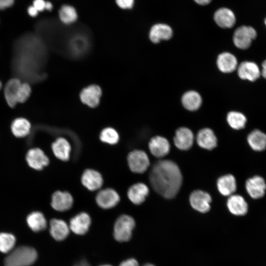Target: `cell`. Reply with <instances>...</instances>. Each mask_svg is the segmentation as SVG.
Here are the masks:
<instances>
[{
  "label": "cell",
  "instance_id": "cell-20",
  "mask_svg": "<svg viewBox=\"0 0 266 266\" xmlns=\"http://www.w3.org/2000/svg\"><path fill=\"white\" fill-rule=\"evenodd\" d=\"M149 193V188L146 184L143 183H137L129 188L127 195L132 203L139 205L145 201Z\"/></svg>",
  "mask_w": 266,
  "mask_h": 266
},
{
  "label": "cell",
  "instance_id": "cell-8",
  "mask_svg": "<svg viewBox=\"0 0 266 266\" xmlns=\"http://www.w3.org/2000/svg\"><path fill=\"white\" fill-rule=\"evenodd\" d=\"M194 136L192 132L186 127L178 128L175 132L173 141L175 146L181 150L190 149L194 142Z\"/></svg>",
  "mask_w": 266,
  "mask_h": 266
},
{
  "label": "cell",
  "instance_id": "cell-25",
  "mask_svg": "<svg viewBox=\"0 0 266 266\" xmlns=\"http://www.w3.org/2000/svg\"><path fill=\"white\" fill-rule=\"evenodd\" d=\"M219 192L223 196H230L236 190L235 177L232 174H226L219 177L217 181Z\"/></svg>",
  "mask_w": 266,
  "mask_h": 266
},
{
  "label": "cell",
  "instance_id": "cell-36",
  "mask_svg": "<svg viewBox=\"0 0 266 266\" xmlns=\"http://www.w3.org/2000/svg\"><path fill=\"white\" fill-rule=\"evenodd\" d=\"M117 5L122 9H132L134 3V0H115Z\"/></svg>",
  "mask_w": 266,
  "mask_h": 266
},
{
  "label": "cell",
  "instance_id": "cell-46",
  "mask_svg": "<svg viewBox=\"0 0 266 266\" xmlns=\"http://www.w3.org/2000/svg\"><path fill=\"white\" fill-rule=\"evenodd\" d=\"M1 86H2V85H1V82L0 81V89L1 88Z\"/></svg>",
  "mask_w": 266,
  "mask_h": 266
},
{
  "label": "cell",
  "instance_id": "cell-16",
  "mask_svg": "<svg viewBox=\"0 0 266 266\" xmlns=\"http://www.w3.org/2000/svg\"><path fill=\"white\" fill-rule=\"evenodd\" d=\"M26 160L31 167L37 170L42 169L49 164L48 158L43 151L37 148L28 151Z\"/></svg>",
  "mask_w": 266,
  "mask_h": 266
},
{
  "label": "cell",
  "instance_id": "cell-6",
  "mask_svg": "<svg viewBox=\"0 0 266 266\" xmlns=\"http://www.w3.org/2000/svg\"><path fill=\"white\" fill-rule=\"evenodd\" d=\"M211 200V197L208 193L200 190L192 192L189 197L191 206L201 213H206L210 210Z\"/></svg>",
  "mask_w": 266,
  "mask_h": 266
},
{
  "label": "cell",
  "instance_id": "cell-22",
  "mask_svg": "<svg viewBox=\"0 0 266 266\" xmlns=\"http://www.w3.org/2000/svg\"><path fill=\"white\" fill-rule=\"evenodd\" d=\"M217 66L218 69L224 73H231L237 67L236 58L229 52H223L218 56Z\"/></svg>",
  "mask_w": 266,
  "mask_h": 266
},
{
  "label": "cell",
  "instance_id": "cell-12",
  "mask_svg": "<svg viewBox=\"0 0 266 266\" xmlns=\"http://www.w3.org/2000/svg\"><path fill=\"white\" fill-rule=\"evenodd\" d=\"M101 96L100 88L96 85H90L82 90L80 94L81 101L90 107L98 105Z\"/></svg>",
  "mask_w": 266,
  "mask_h": 266
},
{
  "label": "cell",
  "instance_id": "cell-9",
  "mask_svg": "<svg viewBox=\"0 0 266 266\" xmlns=\"http://www.w3.org/2000/svg\"><path fill=\"white\" fill-rule=\"evenodd\" d=\"M81 180L83 185L91 191L100 189L103 184L101 174L93 169H86L81 176Z\"/></svg>",
  "mask_w": 266,
  "mask_h": 266
},
{
  "label": "cell",
  "instance_id": "cell-14",
  "mask_svg": "<svg viewBox=\"0 0 266 266\" xmlns=\"http://www.w3.org/2000/svg\"><path fill=\"white\" fill-rule=\"evenodd\" d=\"M73 203V198L67 192L57 191L52 195L51 206L57 211H67L72 207Z\"/></svg>",
  "mask_w": 266,
  "mask_h": 266
},
{
  "label": "cell",
  "instance_id": "cell-27",
  "mask_svg": "<svg viewBox=\"0 0 266 266\" xmlns=\"http://www.w3.org/2000/svg\"><path fill=\"white\" fill-rule=\"evenodd\" d=\"M182 103L183 106L190 111L198 109L201 106L202 99L200 94L195 91L185 92L182 97Z\"/></svg>",
  "mask_w": 266,
  "mask_h": 266
},
{
  "label": "cell",
  "instance_id": "cell-10",
  "mask_svg": "<svg viewBox=\"0 0 266 266\" xmlns=\"http://www.w3.org/2000/svg\"><path fill=\"white\" fill-rule=\"evenodd\" d=\"M245 188L248 194L252 198L258 199L264 196L266 184L263 177L256 175L246 181Z\"/></svg>",
  "mask_w": 266,
  "mask_h": 266
},
{
  "label": "cell",
  "instance_id": "cell-26",
  "mask_svg": "<svg viewBox=\"0 0 266 266\" xmlns=\"http://www.w3.org/2000/svg\"><path fill=\"white\" fill-rule=\"evenodd\" d=\"M21 81L18 78H12L5 84L4 87V97L5 100L11 107H14L17 104L16 98Z\"/></svg>",
  "mask_w": 266,
  "mask_h": 266
},
{
  "label": "cell",
  "instance_id": "cell-38",
  "mask_svg": "<svg viewBox=\"0 0 266 266\" xmlns=\"http://www.w3.org/2000/svg\"><path fill=\"white\" fill-rule=\"evenodd\" d=\"M119 266H138V264L134 259H129L122 262Z\"/></svg>",
  "mask_w": 266,
  "mask_h": 266
},
{
  "label": "cell",
  "instance_id": "cell-30",
  "mask_svg": "<svg viewBox=\"0 0 266 266\" xmlns=\"http://www.w3.org/2000/svg\"><path fill=\"white\" fill-rule=\"evenodd\" d=\"M59 17L64 24L69 25L74 23L78 18V13L76 9L72 5L65 4L59 10Z\"/></svg>",
  "mask_w": 266,
  "mask_h": 266
},
{
  "label": "cell",
  "instance_id": "cell-43",
  "mask_svg": "<svg viewBox=\"0 0 266 266\" xmlns=\"http://www.w3.org/2000/svg\"><path fill=\"white\" fill-rule=\"evenodd\" d=\"M53 5L52 3L49 1H46L45 10L48 11H51L53 9Z\"/></svg>",
  "mask_w": 266,
  "mask_h": 266
},
{
  "label": "cell",
  "instance_id": "cell-21",
  "mask_svg": "<svg viewBox=\"0 0 266 266\" xmlns=\"http://www.w3.org/2000/svg\"><path fill=\"white\" fill-rule=\"evenodd\" d=\"M227 205L230 212L236 216L245 215L248 209L247 203L244 199L238 195H232L227 200Z\"/></svg>",
  "mask_w": 266,
  "mask_h": 266
},
{
  "label": "cell",
  "instance_id": "cell-44",
  "mask_svg": "<svg viewBox=\"0 0 266 266\" xmlns=\"http://www.w3.org/2000/svg\"><path fill=\"white\" fill-rule=\"evenodd\" d=\"M74 266H90V265L87 262L82 261L75 265Z\"/></svg>",
  "mask_w": 266,
  "mask_h": 266
},
{
  "label": "cell",
  "instance_id": "cell-48",
  "mask_svg": "<svg viewBox=\"0 0 266 266\" xmlns=\"http://www.w3.org/2000/svg\"><path fill=\"white\" fill-rule=\"evenodd\" d=\"M111 266L110 265H103V266Z\"/></svg>",
  "mask_w": 266,
  "mask_h": 266
},
{
  "label": "cell",
  "instance_id": "cell-42",
  "mask_svg": "<svg viewBox=\"0 0 266 266\" xmlns=\"http://www.w3.org/2000/svg\"><path fill=\"white\" fill-rule=\"evenodd\" d=\"M195 2L200 5H206L209 4L212 0H194Z\"/></svg>",
  "mask_w": 266,
  "mask_h": 266
},
{
  "label": "cell",
  "instance_id": "cell-41",
  "mask_svg": "<svg viewBox=\"0 0 266 266\" xmlns=\"http://www.w3.org/2000/svg\"><path fill=\"white\" fill-rule=\"evenodd\" d=\"M261 75H262L264 78L266 79V60H265L262 64Z\"/></svg>",
  "mask_w": 266,
  "mask_h": 266
},
{
  "label": "cell",
  "instance_id": "cell-18",
  "mask_svg": "<svg viewBox=\"0 0 266 266\" xmlns=\"http://www.w3.org/2000/svg\"><path fill=\"white\" fill-rule=\"evenodd\" d=\"M198 144L202 148L212 150L217 145V138L214 132L210 128H203L200 130L196 136Z\"/></svg>",
  "mask_w": 266,
  "mask_h": 266
},
{
  "label": "cell",
  "instance_id": "cell-35",
  "mask_svg": "<svg viewBox=\"0 0 266 266\" xmlns=\"http://www.w3.org/2000/svg\"><path fill=\"white\" fill-rule=\"evenodd\" d=\"M31 93V88L29 84L26 82H22L17 93L16 100L18 103L26 101Z\"/></svg>",
  "mask_w": 266,
  "mask_h": 266
},
{
  "label": "cell",
  "instance_id": "cell-28",
  "mask_svg": "<svg viewBox=\"0 0 266 266\" xmlns=\"http://www.w3.org/2000/svg\"><path fill=\"white\" fill-rule=\"evenodd\" d=\"M247 141L254 150L263 151L266 148V134L258 130H254L248 135Z\"/></svg>",
  "mask_w": 266,
  "mask_h": 266
},
{
  "label": "cell",
  "instance_id": "cell-40",
  "mask_svg": "<svg viewBox=\"0 0 266 266\" xmlns=\"http://www.w3.org/2000/svg\"><path fill=\"white\" fill-rule=\"evenodd\" d=\"M38 11L33 6H30L28 8V13L31 17H35L38 15Z\"/></svg>",
  "mask_w": 266,
  "mask_h": 266
},
{
  "label": "cell",
  "instance_id": "cell-34",
  "mask_svg": "<svg viewBox=\"0 0 266 266\" xmlns=\"http://www.w3.org/2000/svg\"><path fill=\"white\" fill-rule=\"evenodd\" d=\"M100 138L103 142L114 145L119 141V135L114 129L108 127L101 131L100 134Z\"/></svg>",
  "mask_w": 266,
  "mask_h": 266
},
{
  "label": "cell",
  "instance_id": "cell-3",
  "mask_svg": "<svg viewBox=\"0 0 266 266\" xmlns=\"http://www.w3.org/2000/svg\"><path fill=\"white\" fill-rule=\"evenodd\" d=\"M135 227L134 219L128 215H122L115 221L114 236L118 241L124 242L130 239Z\"/></svg>",
  "mask_w": 266,
  "mask_h": 266
},
{
  "label": "cell",
  "instance_id": "cell-45",
  "mask_svg": "<svg viewBox=\"0 0 266 266\" xmlns=\"http://www.w3.org/2000/svg\"><path fill=\"white\" fill-rule=\"evenodd\" d=\"M143 266H154L153 265L151 264H146L143 265Z\"/></svg>",
  "mask_w": 266,
  "mask_h": 266
},
{
  "label": "cell",
  "instance_id": "cell-11",
  "mask_svg": "<svg viewBox=\"0 0 266 266\" xmlns=\"http://www.w3.org/2000/svg\"><path fill=\"white\" fill-rule=\"evenodd\" d=\"M91 223L89 214L86 212H81L70 219L69 227L74 233L83 235L88 231Z\"/></svg>",
  "mask_w": 266,
  "mask_h": 266
},
{
  "label": "cell",
  "instance_id": "cell-33",
  "mask_svg": "<svg viewBox=\"0 0 266 266\" xmlns=\"http://www.w3.org/2000/svg\"><path fill=\"white\" fill-rule=\"evenodd\" d=\"M16 243V238L13 234L6 233H0V252L7 253L12 251Z\"/></svg>",
  "mask_w": 266,
  "mask_h": 266
},
{
  "label": "cell",
  "instance_id": "cell-7",
  "mask_svg": "<svg viewBox=\"0 0 266 266\" xmlns=\"http://www.w3.org/2000/svg\"><path fill=\"white\" fill-rule=\"evenodd\" d=\"M120 199L118 193L111 188H106L100 191L96 197L97 204L105 209L115 206L119 203Z\"/></svg>",
  "mask_w": 266,
  "mask_h": 266
},
{
  "label": "cell",
  "instance_id": "cell-23",
  "mask_svg": "<svg viewBox=\"0 0 266 266\" xmlns=\"http://www.w3.org/2000/svg\"><path fill=\"white\" fill-rule=\"evenodd\" d=\"M69 227L63 220L53 219L50 222V233L57 241L65 239L69 233Z\"/></svg>",
  "mask_w": 266,
  "mask_h": 266
},
{
  "label": "cell",
  "instance_id": "cell-19",
  "mask_svg": "<svg viewBox=\"0 0 266 266\" xmlns=\"http://www.w3.org/2000/svg\"><path fill=\"white\" fill-rule=\"evenodd\" d=\"M172 35L173 31L171 27L163 23L153 25L149 32L150 39L154 43H158L162 40H168Z\"/></svg>",
  "mask_w": 266,
  "mask_h": 266
},
{
  "label": "cell",
  "instance_id": "cell-37",
  "mask_svg": "<svg viewBox=\"0 0 266 266\" xmlns=\"http://www.w3.org/2000/svg\"><path fill=\"white\" fill-rule=\"evenodd\" d=\"M46 1L45 0H34L33 5L38 12L45 10Z\"/></svg>",
  "mask_w": 266,
  "mask_h": 266
},
{
  "label": "cell",
  "instance_id": "cell-15",
  "mask_svg": "<svg viewBox=\"0 0 266 266\" xmlns=\"http://www.w3.org/2000/svg\"><path fill=\"white\" fill-rule=\"evenodd\" d=\"M151 154L157 158H163L168 154L170 144L165 137L157 135L153 137L148 144Z\"/></svg>",
  "mask_w": 266,
  "mask_h": 266
},
{
  "label": "cell",
  "instance_id": "cell-5",
  "mask_svg": "<svg viewBox=\"0 0 266 266\" xmlns=\"http://www.w3.org/2000/svg\"><path fill=\"white\" fill-rule=\"evenodd\" d=\"M127 162L132 171L136 173H142L146 171L150 165L147 154L141 150H134L128 154Z\"/></svg>",
  "mask_w": 266,
  "mask_h": 266
},
{
  "label": "cell",
  "instance_id": "cell-17",
  "mask_svg": "<svg viewBox=\"0 0 266 266\" xmlns=\"http://www.w3.org/2000/svg\"><path fill=\"white\" fill-rule=\"evenodd\" d=\"M213 18L217 25L222 28H231L236 22L234 13L232 10L226 7L217 9L214 14Z\"/></svg>",
  "mask_w": 266,
  "mask_h": 266
},
{
  "label": "cell",
  "instance_id": "cell-13",
  "mask_svg": "<svg viewBox=\"0 0 266 266\" xmlns=\"http://www.w3.org/2000/svg\"><path fill=\"white\" fill-rule=\"evenodd\" d=\"M237 74L241 79L253 82L260 77L261 71L255 63L244 61L237 67Z\"/></svg>",
  "mask_w": 266,
  "mask_h": 266
},
{
  "label": "cell",
  "instance_id": "cell-32",
  "mask_svg": "<svg viewBox=\"0 0 266 266\" xmlns=\"http://www.w3.org/2000/svg\"><path fill=\"white\" fill-rule=\"evenodd\" d=\"M227 121L232 128L240 130L245 127L247 119L242 113L233 111L228 113Z\"/></svg>",
  "mask_w": 266,
  "mask_h": 266
},
{
  "label": "cell",
  "instance_id": "cell-39",
  "mask_svg": "<svg viewBox=\"0 0 266 266\" xmlns=\"http://www.w3.org/2000/svg\"><path fill=\"white\" fill-rule=\"evenodd\" d=\"M15 0H0V10L4 9L11 6Z\"/></svg>",
  "mask_w": 266,
  "mask_h": 266
},
{
  "label": "cell",
  "instance_id": "cell-29",
  "mask_svg": "<svg viewBox=\"0 0 266 266\" xmlns=\"http://www.w3.org/2000/svg\"><path fill=\"white\" fill-rule=\"evenodd\" d=\"M29 227L34 232L44 230L47 226V222L44 215L38 211L30 214L27 218Z\"/></svg>",
  "mask_w": 266,
  "mask_h": 266
},
{
  "label": "cell",
  "instance_id": "cell-31",
  "mask_svg": "<svg viewBox=\"0 0 266 266\" xmlns=\"http://www.w3.org/2000/svg\"><path fill=\"white\" fill-rule=\"evenodd\" d=\"M31 124L28 120L24 118L15 119L11 124V131L13 134L18 137L28 135L31 130Z\"/></svg>",
  "mask_w": 266,
  "mask_h": 266
},
{
  "label": "cell",
  "instance_id": "cell-2",
  "mask_svg": "<svg viewBox=\"0 0 266 266\" xmlns=\"http://www.w3.org/2000/svg\"><path fill=\"white\" fill-rule=\"evenodd\" d=\"M37 258L36 250L30 246L18 247L9 252L4 259L5 266H30Z\"/></svg>",
  "mask_w": 266,
  "mask_h": 266
},
{
  "label": "cell",
  "instance_id": "cell-4",
  "mask_svg": "<svg viewBox=\"0 0 266 266\" xmlns=\"http://www.w3.org/2000/svg\"><path fill=\"white\" fill-rule=\"evenodd\" d=\"M257 36L255 29L251 26H241L236 29L233 35L235 46L240 49H247Z\"/></svg>",
  "mask_w": 266,
  "mask_h": 266
},
{
  "label": "cell",
  "instance_id": "cell-47",
  "mask_svg": "<svg viewBox=\"0 0 266 266\" xmlns=\"http://www.w3.org/2000/svg\"><path fill=\"white\" fill-rule=\"evenodd\" d=\"M264 22H265V25L266 26V18H265Z\"/></svg>",
  "mask_w": 266,
  "mask_h": 266
},
{
  "label": "cell",
  "instance_id": "cell-1",
  "mask_svg": "<svg viewBox=\"0 0 266 266\" xmlns=\"http://www.w3.org/2000/svg\"><path fill=\"white\" fill-rule=\"evenodd\" d=\"M153 189L165 198H174L182 183V175L178 165L171 160H160L153 166L149 175Z\"/></svg>",
  "mask_w": 266,
  "mask_h": 266
},
{
  "label": "cell",
  "instance_id": "cell-24",
  "mask_svg": "<svg viewBox=\"0 0 266 266\" xmlns=\"http://www.w3.org/2000/svg\"><path fill=\"white\" fill-rule=\"evenodd\" d=\"M52 149L55 156L59 160L66 161L69 160L71 145L64 137L58 138L52 144Z\"/></svg>",
  "mask_w": 266,
  "mask_h": 266
}]
</instances>
